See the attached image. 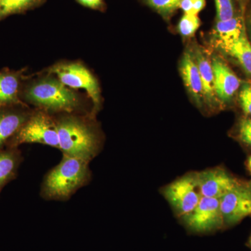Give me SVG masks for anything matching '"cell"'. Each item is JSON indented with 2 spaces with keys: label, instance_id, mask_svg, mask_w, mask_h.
I'll return each mask as SVG.
<instances>
[{
  "label": "cell",
  "instance_id": "6da1fadb",
  "mask_svg": "<svg viewBox=\"0 0 251 251\" xmlns=\"http://www.w3.org/2000/svg\"><path fill=\"white\" fill-rule=\"evenodd\" d=\"M62 155L90 163L101 152L104 138L95 117L91 114L53 115Z\"/></svg>",
  "mask_w": 251,
  "mask_h": 251
},
{
  "label": "cell",
  "instance_id": "7a4b0ae2",
  "mask_svg": "<svg viewBox=\"0 0 251 251\" xmlns=\"http://www.w3.org/2000/svg\"><path fill=\"white\" fill-rule=\"evenodd\" d=\"M21 100L52 115L59 114H91L86 110L80 95L49 74L23 85Z\"/></svg>",
  "mask_w": 251,
  "mask_h": 251
},
{
  "label": "cell",
  "instance_id": "3957f363",
  "mask_svg": "<svg viewBox=\"0 0 251 251\" xmlns=\"http://www.w3.org/2000/svg\"><path fill=\"white\" fill-rule=\"evenodd\" d=\"M89 162L63 155L62 160L44 176L41 198L46 201L67 202L80 189L89 185L92 172Z\"/></svg>",
  "mask_w": 251,
  "mask_h": 251
},
{
  "label": "cell",
  "instance_id": "277c9868",
  "mask_svg": "<svg viewBox=\"0 0 251 251\" xmlns=\"http://www.w3.org/2000/svg\"><path fill=\"white\" fill-rule=\"evenodd\" d=\"M39 143L60 150L58 131L53 115L36 108L25 122L6 148H18L23 144Z\"/></svg>",
  "mask_w": 251,
  "mask_h": 251
},
{
  "label": "cell",
  "instance_id": "5b68a950",
  "mask_svg": "<svg viewBox=\"0 0 251 251\" xmlns=\"http://www.w3.org/2000/svg\"><path fill=\"white\" fill-rule=\"evenodd\" d=\"M64 85L73 89H82L87 92L92 101L91 115L95 117L101 103L98 81L85 66L80 62H62L52 66L49 71Z\"/></svg>",
  "mask_w": 251,
  "mask_h": 251
},
{
  "label": "cell",
  "instance_id": "8992f818",
  "mask_svg": "<svg viewBox=\"0 0 251 251\" xmlns=\"http://www.w3.org/2000/svg\"><path fill=\"white\" fill-rule=\"evenodd\" d=\"M161 193L180 219L190 214L202 198L196 173H189L175 180L162 188Z\"/></svg>",
  "mask_w": 251,
  "mask_h": 251
},
{
  "label": "cell",
  "instance_id": "52a82bcc",
  "mask_svg": "<svg viewBox=\"0 0 251 251\" xmlns=\"http://www.w3.org/2000/svg\"><path fill=\"white\" fill-rule=\"evenodd\" d=\"M183 224L190 232L195 234H207L224 227L220 200L202 197L190 214L181 218Z\"/></svg>",
  "mask_w": 251,
  "mask_h": 251
},
{
  "label": "cell",
  "instance_id": "ba28073f",
  "mask_svg": "<svg viewBox=\"0 0 251 251\" xmlns=\"http://www.w3.org/2000/svg\"><path fill=\"white\" fill-rule=\"evenodd\" d=\"M219 200L224 227L239 224L251 216V181H241Z\"/></svg>",
  "mask_w": 251,
  "mask_h": 251
},
{
  "label": "cell",
  "instance_id": "9c48e42d",
  "mask_svg": "<svg viewBox=\"0 0 251 251\" xmlns=\"http://www.w3.org/2000/svg\"><path fill=\"white\" fill-rule=\"evenodd\" d=\"M196 177L201 196L217 199L242 181L220 167L196 173Z\"/></svg>",
  "mask_w": 251,
  "mask_h": 251
},
{
  "label": "cell",
  "instance_id": "30bf717a",
  "mask_svg": "<svg viewBox=\"0 0 251 251\" xmlns=\"http://www.w3.org/2000/svg\"><path fill=\"white\" fill-rule=\"evenodd\" d=\"M211 62L214 73V90L216 98L223 105L228 104L239 90L241 80L220 57H214Z\"/></svg>",
  "mask_w": 251,
  "mask_h": 251
},
{
  "label": "cell",
  "instance_id": "8fae6325",
  "mask_svg": "<svg viewBox=\"0 0 251 251\" xmlns=\"http://www.w3.org/2000/svg\"><path fill=\"white\" fill-rule=\"evenodd\" d=\"M31 112L27 105L0 108V150L7 147L11 138L30 116Z\"/></svg>",
  "mask_w": 251,
  "mask_h": 251
},
{
  "label": "cell",
  "instance_id": "7c38bea8",
  "mask_svg": "<svg viewBox=\"0 0 251 251\" xmlns=\"http://www.w3.org/2000/svg\"><path fill=\"white\" fill-rule=\"evenodd\" d=\"M23 70L0 71V108L13 105H27L21 100Z\"/></svg>",
  "mask_w": 251,
  "mask_h": 251
},
{
  "label": "cell",
  "instance_id": "4fadbf2b",
  "mask_svg": "<svg viewBox=\"0 0 251 251\" xmlns=\"http://www.w3.org/2000/svg\"><path fill=\"white\" fill-rule=\"evenodd\" d=\"M179 70L188 93L196 105L202 107L204 102L202 80L197 64L191 51H186L184 54L180 63Z\"/></svg>",
  "mask_w": 251,
  "mask_h": 251
},
{
  "label": "cell",
  "instance_id": "5bb4252c",
  "mask_svg": "<svg viewBox=\"0 0 251 251\" xmlns=\"http://www.w3.org/2000/svg\"><path fill=\"white\" fill-rule=\"evenodd\" d=\"M244 29L246 24L242 16H234L226 21H217L213 31L216 45L223 50L237 41Z\"/></svg>",
  "mask_w": 251,
  "mask_h": 251
},
{
  "label": "cell",
  "instance_id": "9a60e30c",
  "mask_svg": "<svg viewBox=\"0 0 251 251\" xmlns=\"http://www.w3.org/2000/svg\"><path fill=\"white\" fill-rule=\"evenodd\" d=\"M23 157L18 148L0 150V193L9 183L16 179Z\"/></svg>",
  "mask_w": 251,
  "mask_h": 251
},
{
  "label": "cell",
  "instance_id": "2e32d148",
  "mask_svg": "<svg viewBox=\"0 0 251 251\" xmlns=\"http://www.w3.org/2000/svg\"><path fill=\"white\" fill-rule=\"evenodd\" d=\"M192 53L202 80L204 102L213 107L219 101L214 90V73L211 62L201 49H196Z\"/></svg>",
  "mask_w": 251,
  "mask_h": 251
},
{
  "label": "cell",
  "instance_id": "e0dca14e",
  "mask_svg": "<svg viewBox=\"0 0 251 251\" xmlns=\"http://www.w3.org/2000/svg\"><path fill=\"white\" fill-rule=\"evenodd\" d=\"M223 51L233 57L246 74L251 77V42L247 36V28L244 29L237 41Z\"/></svg>",
  "mask_w": 251,
  "mask_h": 251
},
{
  "label": "cell",
  "instance_id": "ac0fdd59",
  "mask_svg": "<svg viewBox=\"0 0 251 251\" xmlns=\"http://www.w3.org/2000/svg\"><path fill=\"white\" fill-rule=\"evenodd\" d=\"M44 1L45 0H0V21L11 15L35 9Z\"/></svg>",
  "mask_w": 251,
  "mask_h": 251
},
{
  "label": "cell",
  "instance_id": "d6986e66",
  "mask_svg": "<svg viewBox=\"0 0 251 251\" xmlns=\"http://www.w3.org/2000/svg\"><path fill=\"white\" fill-rule=\"evenodd\" d=\"M148 6L152 8L163 17L168 18L179 9L182 0H144Z\"/></svg>",
  "mask_w": 251,
  "mask_h": 251
},
{
  "label": "cell",
  "instance_id": "ffe728a7",
  "mask_svg": "<svg viewBox=\"0 0 251 251\" xmlns=\"http://www.w3.org/2000/svg\"><path fill=\"white\" fill-rule=\"evenodd\" d=\"M200 26L201 20L198 16L184 14L178 25V31L183 37H191L196 34Z\"/></svg>",
  "mask_w": 251,
  "mask_h": 251
},
{
  "label": "cell",
  "instance_id": "44dd1931",
  "mask_svg": "<svg viewBox=\"0 0 251 251\" xmlns=\"http://www.w3.org/2000/svg\"><path fill=\"white\" fill-rule=\"evenodd\" d=\"M217 21H226L234 16V6L232 0H214Z\"/></svg>",
  "mask_w": 251,
  "mask_h": 251
},
{
  "label": "cell",
  "instance_id": "7402d4cb",
  "mask_svg": "<svg viewBox=\"0 0 251 251\" xmlns=\"http://www.w3.org/2000/svg\"><path fill=\"white\" fill-rule=\"evenodd\" d=\"M239 103L246 116L251 117V84L244 82L239 96Z\"/></svg>",
  "mask_w": 251,
  "mask_h": 251
},
{
  "label": "cell",
  "instance_id": "603a6c76",
  "mask_svg": "<svg viewBox=\"0 0 251 251\" xmlns=\"http://www.w3.org/2000/svg\"><path fill=\"white\" fill-rule=\"evenodd\" d=\"M238 138L244 145L251 146V117H244L239 122Z\"/></svg>",
  "mask_w": 251,
  "mask_h": 251
},
{
  "label": "cell",
  "instance_id": "cb8c5ba5",
  "mask_svg": "<svg viewBox=\"0 0 251 251\" xmlns=\"http://www.w3.org/2000/svg\"><path fill=\"white\" fill-rule=\"evenodd\" d=\"M78 4L91 9L103 11L105 9L104 0H76Z\"/></svg>",
  "mask_w": 251,
  "mask_h": 251
},
{
  "label": "cell",
  "instance_id": "d4e9b609",
  "mask_svg": "<svg viewBox=\"0 0 251 251\" xmlns=\"http://www.w3.org/2000/svg\"><path fill=\"white\" fill-rule=\"evenodd\" d=\"M193 3H194V0H182L179 8L184 11L185 14H191Z\"/></svg>",
  "mask_w": 251,
  "mask_h": 251
},
{
  "label": "cell",
  "instance_id": "484cf974",
  "mask_svg": "<svg viewBox=\"0 0 251 251\" xmlns=\"http://www.w3.org/2000/svg\"><path fill=\"white\" fill-rule=\"evenodd\" d=\"M206 5V0H194L193 3L192 13L191 14L198 16V14L201 12Z\"/></svg>",
  "mask_w": 251,
  "mask_h": 251
},
{
  "label": "cell",
  "instance_id": "4316f807",
  "mask_svg": "<svg viewBox=\"0 0 251 251\" xmlns=\"http://www.w3.org/2000/svg\"><path fill=\"white\" fill-rule=\"evenodd\" d=\"M247 26H248V28H249V33H250L251 42V11H250V13H249V16H248Z\"/></svg>",
  "mask_w": 251,
  "mask_h": 251
},
{
  "label": "cell",
  "instance_id": "83f0119b",
  "mask_svg": "<svg viewBox=\"0 0 251 251\" xmlns=\"http://www.w3.org/2000/svg\"><path fill=\"white\" fill-rule=\"evenodd\" d=\"M247 166L248 171H249L251 175V154L249 156L247 161Z\"/></svg>",
  "mask_w": 251,
  "mask_h": 251
},
{
  "label": "cell",
  "instance_id": "f1b7e54d",
  "mask_svg": "<svg viewBox=\"0 0 251 251\" xmlns=\"http://www.w3.org/2000/svg\"><path fill=\"white\" fill-rule=\"evenodd\" d=\"M249 245H250V247H251V237H250V239H249Z\"/></svg>",
  "mask_w": 251,
  "mask_h": 251
}]
</instances>
